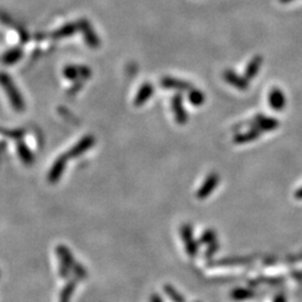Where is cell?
<instances>
[{
  "label": "cell",
  "mask_w": 302,
  "mask_h": 302,
  "mask_svg": "<svg viewBox=\"0 0 302 302\" xmlns=\"http://www.w3.org/2000/svg\"><path fill=\"white\" fill-rule=\"evenodd\" d=\"M0 86H2L4 92L9 98L10 104L14 108V110L17 112H22L25 110L26 104L24 101V98L20 92V90L15 86V83L6 73H0Z\"/></svg>",
  "instance_id": "obj_1"
},
{
  "label": "cell",
  "mask_w": 302,
  "mask_h": 302,
  "mask_svg": "<svg viewBox=\"0 0 302 302\" xmlns=\"http://www.w3.org/2000/svg\"><path fill=\"white\" fill-rule=\"evenodd\" d=\"M56 254H58L60 261V276L66 278V276L70 272V268L74 266V260L70 250L65 245H58L56 248Z\"/></svg>",
  "instance_id": "obj_2"
},
{
  "label": "cell",
  "mask_w": 302,
  "mask_h": 302,
  "mask_svg": "<svg viewBox=\"0 0 302 302\" xmlns=\"http://www.w3.org/2000/svg\"><path fill=\"white\" fill-rule=\"evenodd\" d=\"M68 154H64L62 156H60V157L55 160L53 166L50 167V172H48V182L50 184H56L58 182L60 177L63 176V172L66 168V164H68Z\"/></svg>",
  "instance_id": "obj_3"
},
{
  "label": "cell",
  "mask_w": 302,
  "mask_h": 302,
  "mask_svg": "<svg viewBox=\"0 0 302 302\" xmlns=\"http://www.w3.org/2000/svg\"><path fill=\"white\" fill-rule=\"evenodd\" d=\"M94 144H96V139H94L93 136H84L74 147L70 148V150L68 152V158L73 159L80 157V156H82L84 152H86L88 150L91 149Z\"/></svg>",
  "instance_id": "obj_4"
},
{
  "label": "cell",
  "mask_w": 302,
  "mask_h": 302,
  "mask_svg": "<svg viewBox=\"0 0 302 302\" xmlns=\"http://www.w3.org/2000/svg\"><path fill=\"white\" fill-rule=\"evenodd\" d=\"M182 233V238L185 244V248L187 251V254L190 258H194L197 253V244L195 242L194 238H192V230L190 225H182L180 230Z\"/></svg>",
  "instance_id": "obj_5"
},
{
  "label": "cell",
  "mask_w": 302,
  "mask_h": 302,
  "mask_svg": "<svg viewBox=\"0 0 302 302\" xmlns=\"http://www.w3.org/2000/svg\"><path fill=\"white\" fill-rule=\"evenodd\" d=\"M172 112L174 114V118H176V122H178L179 124H184L187 122V112L184 110L182 106V98L180 94H177L174 96L172 100Z\"/></svg>",
  "instance_id": "obj_6"
},
{
  "label": "cell",
  "mask_w": 302,
  "mask_h": 302,
  "mask_svg": "<svg viewBox=\"0 0 302 302\" xmlns=\"http://www.w3.org/2000/svg\"><path fill=\"white\" fill-rule=\"evenodd\" d=\"M217 184H218V176L216 174H210L200 188V190H198L197 197L202 200V198H206L207 196L210 195L212 192H214L216 188Z\"/></svg>",
  "instance_id": "obj_7"
},
{
  "label": "cell",
  "mask_w": 302,
  "mask_h": 302,
  "mask_svg": "<svg viewBox=\"0 0 302 302\" xmlns=\"http://www.w3.org/2000/svg\"><path fill=\"white\" fill-rule=\"evenodd\" d=\"M154 86L150 83H144L142 86L139 88L138 93H136V98H134V106H141L147 102L149 98L154 96Z\"/></svg>",
  "instance_id": "obj_8"
},
{
  "label": "cell",
  "mask_w": 302,
  "mask_h": 302,
  "mask_svg": "<svg viewBox=\"0 0 302 302\" xmlns=\"http://www.w3.org/2000/svg\"><path fill=\"white\" fill-rule=\"evenodd\" d=\"M162 86L166 88H174V90H190L192 86L188 82L182 81V80H177L174 78H164L162 80Z\"/></svg>",
  "instance_id": "obj_9"
},
{
  "label": "cell",
  "mask_w": 302,
  "mask_h": 302,
  "mask_svg": "<svg viewBox=\"0 0 302 302\" xmlns=\"http://www.w3.org/2000/svg\"><path fill=\"white\" fill-rule=\"evenodd\" d=\"M17 151H18V156H20V160L25 166H32V162H34V154H32L30 149L27 147V146L24 142H18L17 146Z\"/></svg>",
  "instance_id": "obj_10"
},
{
  "label": "cell",
  "mask_w": 302,
  "mask_h": 302,
  "mask_svg": "<svg viewBox=\"0 0 302 302\" xmlns=\"http://www.w3.org/2000/svg\"><path fill=\"white\" fill-rule=\"evenodd\" d=\"M268 98H270L271 106L273 108H276V111H280L281 108L286 106V96H283V93L279 88L273 90Z\"/></svg>",
  "instance_id": "obj_11"
},
{
  "label": "cell",
  "mask_w": 302,
  "mask_h": 302,
  "mask_svg": "<svg viewBox=\"0 0 302 302\" xmlns=\"http://www.w3.org/2000/svg\"><path fill=\"white\" fill-rule=\"evenodd\" d=\"M224 78H225L226 81H228L230 84H232V86H234L235 88H240V90H245L248 88V84L245 83V81L242 78L238 76L236 74L233 73V72H230V70L225 72Z\"/></svg>",
  "instance_id": "obj_12"
},
{
  "label": "cell",
  "mask_w": 302,
  "mask_h": 302,
  "mask_svg": "<svg viewBox=\"0 0 302 302\" xmlns=\"http://www.w3.org/2000/svg\"><path fill=\"white\" fill-rule=\"evenodd\" d=\"M261 64H262V58H260V56H256V58L251 60L250 65L248 66L246 76L248 78H253L254 76H256L260 70V68H261Z\"/></svg>",
  "instance_id": "obj_13"
},
{
  "label": "cell",
  "mask_w": 302,
  "mask_h": 302,
  "mask_svg": "<svg viewBox=\"0 0 302 302\" xmlns=\"http://www.w3.org/2000/svg\"><path fill=\"white\" fill-rule=\"evenodd\" d=\"M22 58V50L15 48V50H9L8 53L4 55V63H7V64H15L18 62V60H20Z\"/></svg>",
  "instance_id": "obj_14"
},
{
  "label": "cell",
  "mask_w": 302,
  "mask_h": 302,
  "mask_svg": "<svg viewBox=\"0 0 302 302\" xmlns=\"http://www.w3.org/2000/svg\"><path fill=\"white\" fill-rule=\"evenodd\" d=\"M164 294H166L169 298H170V300L172 302H185V299H184V296L179 294V292L174 289V288H172V286L169 284H166L164 286Z\"/></svg>",
  "instance_id": "obj_15"
},
{
  "label": "cell",
  "mask_w": 302,
  "mask_h": 302,
  "mask_svg": "<svg viewBox=\"0 0 302 302\" xmlns=\"http://www.w3.org/2000/svg\"><path fill=\"white\" fill-rule=\"evenodd\" d=\"M75 288V282H70L64 286V289L62 290L60 294V302H70V296L73 294Z\"/></svg>",
  "instance_id": "obj_16"
},
{
  "label": "cell",
  "mask_w": 302,
  "mask_h": 302,
  "mask_svg": "<svg viewBox=\"0 0 302 302\" xmlns=\"http://www.w3.org/2000/svg\"><path fill=\"white\" fill-rule=\"evenodd\" d=\"M190 101L194 106H202L205 101V96L198 90H192L190 93Z\"/></svg>",
  "instance_id": "obj_17"
},
{
  "label": "cell",
  "mask_w": 302,
  "mask_h": 302,
  "mask_svg": "<svg viewBox=\"0 0 302 302\" xmlns=\"http://www.w3.org/2000/svg\"><path fill=\"white\" fill-rule=\"evenodd\" d=\"M75 30H76V28H75L74 25H66L65 27L62 28V30H60L58 32H56L54 35H55V37H58V38H60V37H66V36L73 35Z\"/></svg>",
  "instance_id": "obj_18"
},
{
  "label": "cell",
  "mask_w": 302,
  "mask_h": 302,
  "mask_svg": "<svg viewBox=\"0 0 302 302\" xmlns=\"http://www.w3.org/2000/svg\"><path fill=\"white\" fill-rule=\"evenodd\" d=\"M64 75L66 78L74 80L78 76V66H66L64 68Z\"/></svg>",
  "instance_id": "obj_19"
},
{
  "label": "cell",
  "mask_w": 302,
  "mask_h": 302,
  "mask_svg": "<svg viewBox=\"0 0 302 302\" xmlns=\"http://www.w3.org/2000/svg\"><path fill=\"white\" fill-rule=\"evenodd\" d=\"M78 76H83L84 78H88L91 76V70L88 66H78Z\"/></svg>",
  "instance_id": "obj_20"
},
{
  "label": "cell",
  "mask_w": 302,
  "mask_h": 302,
  "mask_svg": "<svg viewBox=\"0 0 302 302\" xmlns=\"http://www.w3.org/2000/svg\"><path fill=\"white\" fill-rule=\"evenodd\" d=\"M150 302H162V300L158 294H152L150 296Z\"/></svg>",
  "instance_id": "obj_21"
},
{
  "label": "cell",
  "mask_w": 302,
  "mask_h": 302,
  "mask_svg": "<svg viewBox=\"0 0 302 302\" xmlns=\"http://www.w3.org/2000/svg\"><path fill=\"white\" fill-rule=\"evenodd\" d=\"M296 197L298 198V200H302V188H300V190L296 192Z\"/></svg>",
  "instance_id": "obj_22"
}]
</instances>
